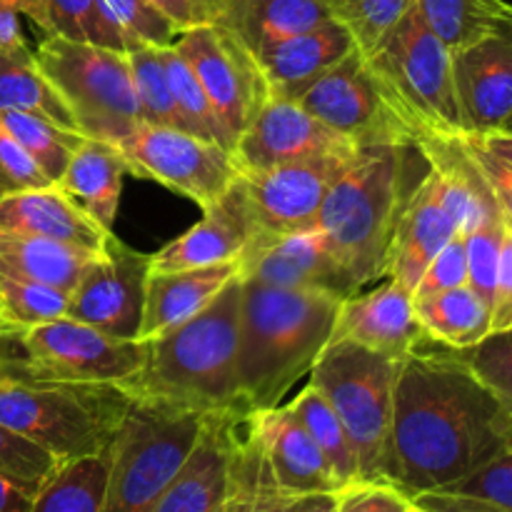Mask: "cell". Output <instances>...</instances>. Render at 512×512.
I'll list each match as a JSON object with an SVG mask.
<instances>
[{"instance_id":"30","label":"cell","mask_w":512,"mask_h":512,"mask_svg":"<svg viewBox=\"0 0 512 512\" xmlns=\"http://www.w3.org/2000/svg\"><path fill=\"white\" fill-rule=\"evenodd\" d=\"M95 255L98 253H88V250L38 238V235L0 228V273L53 285L65 293L75 288L85 265Z\"/></svg>"},{"instance_id":"57","label":"cell","mask_w":512,"mask_h":512,"mask_svg":"<svg viewBox=\"0 0 512 512\" xmlns=\"http://www.w3.org/2000/svg\"><path fill=\"white\" fill-rule=\"evenodd\" d=\"M470 140L485 148L488 153H493L495 158L505 160L512 165V133L508 130H485V133H465Z\"/></svg>"},{"instance_id":"15","label":"cell","mask_w":512,"mask_h":512,"mask_svg":"<svg viewBox=\"0 0 512 512\" xmlns=\"http://www.w3.org/2000/svg\"><path fill=\"white\" fill-rule=\"evenodd\" d=\"M353 158L355 155H325L240 173V185L255 220V238H275L315 225L325 195Z\"/></svg>"},{"instance_id":"14","label":"cell","mask_w":512,"mask_h":512,"mask_svg":"<svg viewBox=\"0 0 512 512\" xmlns=\"http://www.w3.org/2000/svg\"><path fill=\"white\" fill-rule=\"evenodd\" d=\"M150 255L113 238L85 265L83 275L68 293L65 318L93 325L115 338H138L145 310V285Z\"/></svg>"},{"instance_id":"54","label":"cell","mask_w":512,"mask_h":512,"mask_svg":"<svg viewBox=\"0 0 512 512\" xmlns=\"http://www.w3.org/2000/svg\"><path fill=\"white\" fill-rule=\"evenodd\" d=\"M415 505L428 512H505L493 503H485L478 498H465V495L453 493H423L413 498Z\"/></svg>"},{"instance_id":"11","label":"cell","mask_w":512,"mask_h":512,"mask_svg":"<svg viewBox=\"0 0 512 512\" xmlns=\"http://www.w3.org/2000/svg\"><path fill=\"white\" fill-rule=\"evenodd\" d=\"M118 148L130 173L165 185L200 210L218 203L240 178L230 150L180 128L140 123Z\"/></svg>"},{"instance_id":"35","label":"cell","mask_w":512,"mask_h":512,"mask_svg":"<svg viewBox=\"0 0 512 512\" xmlns=\"http://www.w3.org/2000/svg\"><path fill=\"white\" fill-rule=\"evenodd\" d=\"M110 450L63 463L35 493L30 512H103Z\"/></svg>"},{"instance_id":"16","label":"cell","mask_w":512,"mask_h":512,"mask_svg":"<svg viewBox=\"0 0 512 512\" xmlns=\"http://www.w3.org/2000/svg\"><path fill=\"white\" fill-rule=\"evenodd\" d=\"M358 150V145L308 113L298 100L273 95L240 135L233 155L240 173H255L325 155H355Z\"/></svg>"},{"instance_id":"49","label":"cell","mask_w":512,"mask_h":512,"mask_svg":"<svg viewBox=\"0 0 512 512\" xmlns=\"http://www.w3.org/2000/svg\"><path fill=\"white\" fill-rule=\"evenodd\" d=\"M338 498V512H405L413 500L390 483H358L335 493Z\"/></svg>"},{"instance_id":"41","label":"cell","mask_w":512,"mask_h":512,"mask_svg":"<svg viewBox=\"0 0 512 512\" xmlns=\"http://www.w3.org/2000/svg\"><path fill=\"white\" fill-rule=\"evenodd\" d=\"M413 5L415 0H330L333 18L348 30L360 53H370Z\"/></svg>"},{"instance_id":"31","label":"cell","mask_w":512,"mask_h":512,"mask_svg":"<svg viewBox=\"0 0 512 512\" xmlns=\"http://www.w3.org/2000/svg\"><path fill=\"white\" fill-rule=\"evenodd\" d=\"M413 303L423 333L445 348H473L493 330V310L470 285L413 298Z\"/></svg>"},{"instance_id":"45","label":"cell","mask_w":512,"mask_h":512,"mask_svg":"<svg viewBox=\"0 0 512 512\" xmlns=\"http://www.w3.org/2000/svg\"><path fill=\"white\" fill-rule=\"evenodd\" d=\"M103 3L115 18V23L140 43L165 48V45H173L178 40L180 30L160 10H155L148 0H103Z\"/></svg>"},{"instance_id":"47","label":"cell","mask_w":512,"mask_h":512,"mask_svg":"<svg viewBox=\"0 0 512 512\" xmlns=\"http://www.w3.org/2000/svg\"><path fill=\"white\" fill-rule=\"evenodd\" d=\"M53 185L23 145L0 123V200L23 190Z\"/></svg>"},{"instance_id":"8","label":"cell","mask_w":512,"mask_h":512,"mask_svg":"<svg viewBox=\"0 0 512 512\" xmlns=\"http://www.w3.org/2000/svg\"><path fill=\"white\" fill-rule=\"evenodd\" d=\"M363 55L418 140L428 133H465L453 80V50L435 35L415 5Z\"/></svg>"},{"instance_id":"25","label":"cell","mask_w":512,"mask_h":512,"mask_svg":"<svg viewBox=\"0 0 512 512\" xmlns=\"http://www.w3.org/2000/svg\"><path fill=\"white\" fill-rule=\"evenodd\" d=\"M355 50V40L338 20H325L315 28L270 45L255 55L268 78L273 95L298 98L315 78Z\"/></svg>"},{"instance_id":"28","label":"cell","mask_w":512,"mask_h":512,"mask_svg":"<svg viewBox=\"0 0 512 512\" xmlns=\"http://www.w3.org/2000/svg\"><path fill=\"white\" fill-rule=\"evenodd\" d=\"M128 163L115 143L85 138L55 185L65 190L95 223L113 233Z\"/></svg>"},{"instance_id":"52","label":"cell","mask_w":512,"mask_h":512,"mask_svg":"<svg viewBox=\"0 0 512 512\" xmlns=\"http://www.w3.org/2000/svg\"><path fill=\"white\" fill-rule=\"evenodd\" d=\"M508 328H512V225L505 223L493 293V330L490 333Z\"/></svg>"},{"instance_id":"18","label":"cell","mask_w":512,"mask_h":512,"mask_svg":"<svg viewBox=\"0 0 512 512\" xmlns=\"http://www.w3.org/2000/svg\"><path fill=\"white\" fill-rule=\"evenodd\" d=\"M465 133L503 128L512 115V23L453 53Z\"/></svg>"},{"instance_id":"44","label":"cell","mask_w":512,"mask_h":512,"mask_svg":"<svg viewBox=\"0 0 512 512\" xmlns=\"http://www.w3.org/2000/svg\"><path fill=\"white\" fill-rule=\"evenodd\" d=\"M473 373L512 410V328L490 333L473 348L458 350Z\"/></svg>"},{"instance_id":"21","label":"cell","mask_w":512,"mask_h":512,"mask_svg":"<svg viewBox=\"0 0 512 512\" xmlns=\"http://www.w3.org/2000/svg\"><path fill=\"white\" fill-rule=\"evenodd\" d=\"M250 423L263 445L275 483L288 498L338 493L340 485L328 460L288 405L250 413Z\"/></svg>"},{"instance_id":"24","label":"cell","mask_w":512,"mask_h":512,"mask_svg":"<svg viewBox=\"0 0 512 512\" xmlns=\"http://www.w3.org/2000/svg\"><path fill=\"white\" fill-rule=\"evenodd\" d=\"M243 273L240 260L230 263L205 265V268L173 270V273H155L150 270L145 285V310L140 323V340H153L178 328L180 323L208 308L220 290L233 283Z\"/></svg>"},{"instance_id":"27","label":"cell","mask_w":512,"mask_h":512,"mask_svg":"<svg viewBox=\"0 0 512 512\" xmlns=\"http://www.w3.org/2000/svg\"><path fill=\"white\" fill-rule=\"evenodd\" d=\"M293 500L278 488L270 473L250 413L235 415L228 425V488L223 512H285Z\"/></svg>"},{"instance_id":"33","label":"cell","mask_w":512,"mask_h":512,"mask_svg":"<svg viewBox=\"0 0 512 512\" xmlns=\"http://www.w3.org/2000/svg\"><path fill=\"white\" fill-rule=\"evenodd\" d=\"M38 5L35 25L45 35L93 43L118 53H130L143 45L115 23L103 0H38Z\"/></svg>"},{"instance_id":"7","label":"cell","mask_w":512,"mask_h":512,"mask_svg":"<svg viewBox=\"0 0 512 512\" xmlns=\"http://www.w3.org/2000/svg\"><path fill=\"white\" fill-rule=\"evenodd\" d=\"M210 415L133 398L113 445L103 512H148L178 475Z\"/></svg>"},{"instance_id":"55","label":"cell","mask_w":512,"mask_h":512,"mask_svg":"<svg viewBox=\"0 0 512 512\" xmlns=\"http://www.w3.org/2000/svg\"><path fill=\"white\" fill-rule=\"evenodd\" d=\"M38 490L0 475V512H30Z\"/></svg>"},{"instance_id":"26","label":"cell","mask_w":512,"mask_h":512,"mask_svg":"<svg viewBox=\"0 0 512 512\" xmlns=\"http://www.w3.org/2000/svg\"><path fill=\"white\" fill-rule=\"evenodd\" d=\"M235 415H210L193 453L148 512H215L228 488V425Z\"/></svg>"},{"instance_id":"40","label":"cell","mask_w":512,"mask_h":512,"mask_svg":"<svg viewBox=\"0 0 512 512\" xmlns=\"http://www.w3.org/2000/svg\"><path fill=\"white\" fill-rule=\"evenodd\" d=\"M130 75H133L135 98H138L140 123L163 125V128H180L178 110H175L173 93H170L168 70H165L163 48L155 45H138L128 53Z\"/></svg>"},{"instance_id":"39","label":"cell","mask_w":512,"mask_h":512,"mask_svg":"<svg viewBox=\"0 0 512 512\" xmlns=\"http://www.w3.org/2000/svg\"><path fill=\"white\" fill-rule=\"evenodd\" d=\"M65 310H68L65 290L0 273V320L8 330V338L35 325L65 318Z\"/></svg>"},{"instance_id":"6","label":"cell","mask_w":512,"mask_h":512,"mask_svg":"<svg viewBox=\"0 0 512 512\" xmlns=\"http://www.w3.org/2000/svg\"><path fill=\"white\" fill-rule=\"evenodd\" d=\"M403 360L355 345L330 343L313 365L308 383L325 395L345 425L360 480L388 483L390 428H393L395 383Z\"/></svg>"},{"instance_id":"3","label":"cell","mask_w":512,"mask_h":512,"mask_svg":"<svg viewBox=\"0 0 512 512\" xmlns=\"http://www.w3.org/2000/svg\"><path fill=\"white\" fill-rule=\"evenodd\" d=\"M420 155L413 145L360 148L320 205L315 228L358 293L388 275L400 215L423 180L410 178Z\"/></svg>"},{"instance_id":"1","label":"cell","mask_w":512,"mask_h":512,"mask_svg":"<svg viewBox=\"0 0 512 512\" xmlns=\"http://www.w3.org/2000/svg\"><path fill=\"white\" fill-rule=\"evenodd\" d=\"M512 448V410L460 358L423 343L395 383L388 483L410 500L435 493Z\"/></svg>"},{"instance_id":"50","label":"cell","mask_w":512,"mask_h":512,"mask_svg":"<svg viewBox=\"0 0 512 512\" xmlns=\"http://www.w3.org/2000/svg\"><path fill=\"white\" fill-rule=\"evenodd\" d=\"M463 140L465 145H468L470 155H473L475 165H478L480 173H483L495 203H498L500 215H503L505 223L512 225V165L505 163V160L495 158V155L488 153L485 148H480V145L475 143V140H470L465 133H463Z\"/></svg>"},{"instance_id":"59","label":"cell","mask_w":512,"mask_h":512,"mask_svg":"<svg viewBox=\"0 0 512 512\" xmlns=\"http://www.w3.org/2000/svg\"><path fill=\"white\" fill-rule=\"evenodd\" d=\"M405 512H428V510L420 508V505H415V503H410V505H408V510H405Z\"/></svg>"},{"instance_id":"19","label":"cell","mask_w":512,"mask_h":512,"mask_svg":"<svg viewBox=\"0 0 512 512\" xmlns=\"http://www.w3.org/2000/svg\"><path fill=\"white\" fill-rule=\"evenodd\" d=\"M423 338L413 293L388 278L368 293H355L340 300L330 343L350 340L388 358L405 360L415 353Z\"/></svg>"},{"instance_id":"56","label":"cell","mask_w":512,"mask_h":512,"mask_svg":"<svg viewBox=\"0 0 512 512\" xmlns=\"http://www.w3.org/2000/svg\"><path fill=\"white\" fill-rule=\"evenodd\" d=\"M40 373L30 365L28 358H8L0 355V385L10 383H38Z\"/></svg>"},{"instance_id":"48","label":"cell","mask_w":512,"mask_h":512,"mask_svg":"<svg viewBox=\"0 0 512 512\" xmlns=\"http://www.w3.org/2000/svg\"><path fill=\"white\" fill-rule=\"evenodd\" d=\"M460 285H468V253H465L463 235H455V238L430 260L423 278H420L418 288H415L413 298L443 293V290L460 288Z\"/></svg>"},{"instance_id":"60","label":"cell","mask_w":512,"mask_h":512,"mask_svg":"<svg viewBox=\"0 0 512 512\" xmlns=\"http://www.w3.org/2000/svg\"><path fill=\"white\" fill-rule=\"evenodd\" d=\"M498 130H508V133H512V115H510L508 120H505V123H503V128H498Z\"/></svg>"},{"instance_id":"58","label":"cell","mask_w":512,"mask_h":512,"mask_svg":"<svg viewBox=\"0 0 512 512\" xmlns=\"http://www.w3.org/2000/svg\"><path fill=\"white\" fill-rule=\"evenodd\" d=\"M285 512H338V498L335 493H315L295 498Z\"/></svg>"},{"instance_id":"36","label":"cell","mask_w":512,"mask_h":512,"mask_svg":"<svg viewBox=\"0 0 512 512\" xmlns=\"http://www.w3.org/2000/svg\"><path fill=\"white\" fill-rule=\"evenodd\" d=\"M288 408L293 410L295 418L303 423V428L308 430L310 438L315 440L320 453L325 455L335 480H338L340 490L358 483V455H355L353 443H350L348 433H345V425L340 423L338 413H335L333 405L325 400V395L308 383L293 400H290Z\"/></svg>"},{"instance_id":"10","label":"cell","mask_w":512,"mask_h":512,"mask_svg":"<svg viewBox=\"0 0 512 512\" xmlns=\"http://www.w3.org/2000/svg\"><path fill=\"white\" fill-rule=\"evenodd\" d=\"M295 100L358 148L418 145L415 130L390 103L388 90L358 48L315 78Z\"/></svg>"},{"instance_id":"9","label":"cell","mask_w":512,"mask_h":512,"mask_svg":"<svg viewBox=\"0 0 512 512\" xmlns=\"http://www.w3.org/2000/svg\"><path fill=\"white\" fill-rule=\"evenodd\" d=\"M35 63L85 138L120 145L140 125L128 53L45 35Z\"/></svg>"},{"instance_id":"22","label":"cell","mask_w":512,"mask_h":512,"mask_svg":"<svg viewBox=\"0 0 512 512\" xmlns=\"http://www.w3.org/2000/svg\"><path fill=\"white\" fill-rule=\"evenodd\" d=\"M455 235H460L458 223H455L453 213L445 203L438 175L433 173V168H428V173L423 175L418 188L410 195L403 215H400L385 278L395 280L405 290L415 293L430 260Z\"/></svg>"},{"instance_id":"13","label":"cell","mask_w":512,"mask_h":512,"mask_svg":"<svg viewBox=\"0 0 512 512\" xmlns=\"http://www.w3.org/2000/svg\"><path fill=\"white\" fill-rule=\"evenodd\" d=\"M175 48L198 75L235 150L240 135L273 98L258 58L220 23L185 30Z\"/></svg>"},{"instance_id":"53","label":"cell","mask_w":512,"mask_h":512,"mask_svg":"<svg viewBox=\"0 0 512 512\" xmlns=\"http://www.w3.org/2000/svg\"><path fill=\"white\" fill-rule=\"evenodd\" d=\"M38 0H0V50L23 48L25 38L20 30V15H28L35 23Z\"/></svg>"},{"instance_id":"37","label":"cell","mask_w":512,"mask_h":512,"mask_svg":"<svg viewBox=\"0 0 512 512\" xmlns=\"http://www.w3.org/2000/svg\"><path fill=\"white\" fill-rule=\"evenodd\" d=\"M0 123L25 148V153L38 163L48 175L50 183H58L68 168L75 150L85 143V135L78 130L63 128L40 115L20 113V110H0Z\"/></svg>"},{"instance_id":"32","label":"cell","mask_w":512,"mask_h":512,"mask_svg":"<svg viewBox=\"0 0 512 512\" xmlns=\"http://www.w3.org/2000/svg\"><path fill=\"white\" fill-rule=\"evenodd\" d=\"M0 110L40 115L75 130L68 108L35 63V53L23 48L0 50Z\"/></svg>"},{"instance_id":"4","label":"cell","mask_w":512,"mask_h":512,"mask_svg":"<svg viewBox=\"0 0 512 512\" xmlns=\"http://www.w3.org/2000/svg\"><path fill=\"white\" fill-rule=\"evenodd\" d=\"M243 278L220 290L218 298L168 330L148 340V363L143 373L118 383L138 400L178 405L203 415H245L235 355Z\"/></svg>"},{"instance_id":"20","label":"cell","mask_w":512,"mask_h":512,"mask_svg":"<svg viewBox=\"0 0 512 512\" xmlns=\"http://www.w3.org/2000/svg\"><path fill=\"white\" fill-rule=\"evenodd\" d=\"M255 238V220L250 215L240 178L215 205L203 210L200 223L185 230L180 238L170 240L165 248L150 255V270L173 273V270L205 268V265L240 260Z\"/></svg>"},{"instance_id":"43","label":"cell","mask_w":512,"mask_h":512,"mask_svg":"<svg viewBox=\"0 0 512 512\" xmlns=\"http://www.w3.org/2000/svg\"><path fill=\"white\" fill-rule=\"evenodd\" d=\"M60 465L48 450L0 423V475L38 490Z\"/></svg>"},{"instance_id":"62","label":"cell","mask_w":512,"mask_h":512,"mask_svg":"<svg viewBox=\"0 0 512 512\" xmlns=\"http://www.w3.org/2000/svg\"><path fill=\"white\" fill-rule=\"evenodd\" d=\"M215 512H223V505H220V508H218V510H215Z\"/></svg>"},{"instance_id":"29","label":"cell","mask_w":512,"mask_h":512,"mask_svg":"<svg viewBox=\"0 0 512 512\" xmlns=\"http://www.w3.org/2000/svg\"><path fill=\"white\" fill-rule=\"evenodd\" d=\"M330 18V0H225L220 25H225L250 53L260 55L270 45Z\"/></svg>"},{"instance_id":"51","label":"cell","mask_w":512,"mask_h":512,"mask_svg":"<svg viewBox=\"0 0 512 512\" xmlns=\"http://www.w3.org/2000/svg\"><path fill=\"white\" fill-rule=\"evenodd\" d=\"M148 3L160 10L180 33L220 23L225 10V0H148Z\"/></svg>"},{"instance_id":"61","label":"cell","mask_w":512,"mask_h":512,"mask_svg":"<svg viewBox=\"0 0 512 512\" xmlns=\"http://www.w3.org/2000/svg\"><path fill=\"white\" fill-rule=\"evenodd\" d=\"M0 338H8V330H5L3 320H0Z\"/></svg>"},{"instance_id":"2","label":"cell","mask_w":512,"mask_h":512,"mask_svg":"<svg viewBox=\"0 0 512 512\" xmlns=\"http://www.w3.org/2000/svg\"><path fill=\"white\" fill-rule=\"evenodd\" d=\"M340 300L323 290L243 278L235 370L248 413L283 405L295 383L310 375L333 338Z\"/></svg>"},{"instance_id":"12","label":"cell","mask_w":512,"mask_h":512,"mask_svg":"<svg viewBox=\"0 0 512 512\" xmlns=\"http://www.w3.org/2000/svg\"><path fill=\"white\" fill-rule=\"evenodd\" d=\"M43 380L125 383L143 373L148 340H123L70 318L50 320L13 335Z\"/></svg>"},{"instance_id":"42","label":"cell","mask_w":512,"mask_h":512,"mask_svg":"<svg viewBox=\"0 0 512 512\" xmlns=\"http://www.w3.org/2000/svg\"><path fill=\"white\" fill-rule=\"evenodd\" d=\"M505 220L503 215L488 218L478 228L470 230L465 238V253H468V285L490 305L493 310L495 278H498L500 245H503Z\"/></svg>"},{"instance_id":"23","label":"cell","mask_w":512,"mask_h":512,"mask_svg":"<svg viewBox=\"0 0 512 512\" xmlns=\"http://www.w3.org/2000/svg\"><path fill=\"white\" fill-rule=\"evenodd\" d=\"M0 228L38 235L55 243L73 245L88 253H103L110 230L95 223L60 185L23 190L0 200Z\"/></svg>"},{"instance_id":"5","label":"cell","mask_w":512,"mask_h":512,"mask_svg":"<svg viewBox=\"0 0 512 512\" xmlns=\"http://www.w3.org/2000/svg\"><path fill=\"white\" fill-rule=\"evenodd\" d=\"M133 395L118 383L0 385V423L48 450L60 463L110 450Z\"/></svg>"},{"instance_id":"34","label":"cell","mask_w":512,"mask_h":512,"mask_svg":"<svg viewBox=\"0 0 512 512\" xmlns=\"http://www.w3.org/2000/svg\"><path fill=\"white\" fill-rule=\"evenodd\" d=\"M415 8L453 53L512 23L505 0H415Z\"/></svg>"},{"instance_id":"46","label":"cell","mask_w":512,"mask_h":512,"mask_svg":"<svg viewBox=\"0 0 512 512\" xmlns=\"http://www.w3.org/2000/svg\"><path fill=\"white\" fill-rule=\"evenodd\" d=\"M435 493L465 495V498H478L485 503H493L505 512H512V448L500 453L480 470H475L468 478L448 485Z\"/></svg>"},{"instance_id":"38","label":"cell","mask_w":512,"mask_h":512,"mask_svg":"<svg viewBox=\"0 0 512 512\" xmlns=\"http://www.w3.org/2000/svg\"><path fill=\"white\" fill-rule=\"evenodd\" d=\"M165 70H168L170 93H173L175 110H178L180 125L185 133L195 135V138L210 140V143L223 145L225 150L233 153V143H230L228 133H225L223 120L215 113L213 103H210L208 93L200 85L198 75L190 68L188 60L180 55V50L173 45L163 48Z\"/></svg>"},{"instance_id":"17","label":"cell","mask_w":512,"mask_h":512,"mask_svg":"<svg viewBox=\"0 0 512 512\" xmlns=\"http://www.w3.org/2000/svg\"><path fill=\"white\" fill-rule=\"evenodd\" d=\"M240 263L243 278L275 288L323 290L338 298L358 293L315 225L275 238H253Z\"/></svg>"}]
</instances>
